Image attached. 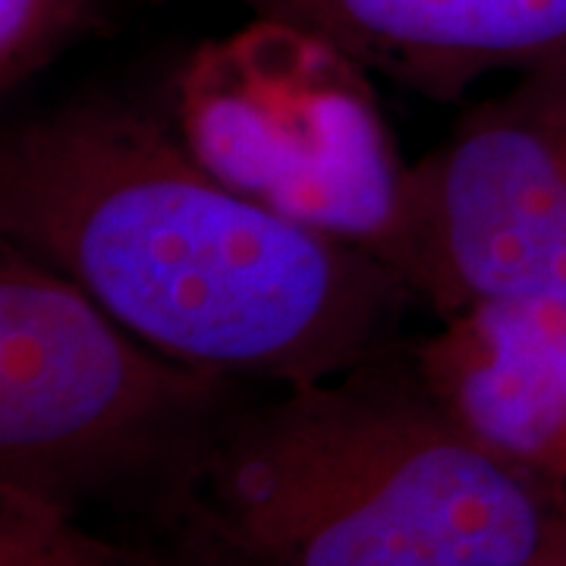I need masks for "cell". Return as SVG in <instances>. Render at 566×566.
<instances>
[{"label": "cell", "instance_id": "cell-8", "mask_svg": "<svg viewBox=\"0 0 566 566\" xmlns=\"http://www.w3.org/2000/svg\"><path fill=\"white\" fill-rule=\"evenodd\" d=\"M0 566H170L142 538H107L85 520L0 485Z\"/></svg>", "mask_w": 566, "mask_h": 566}, {"label": "cell", "instance_id": "cell-7", "mask_svg": "<svg viewBox=\"0 0 566 566\" xmlns=\"http://www.w3.org/2000/svg\"><path fill=\"white\" fill-rule=\"evenodd\" d=\"M424 381L501 460L566 491V300H488L416 340Z\"/></svg>", "mask_w": 566, "mask_h": 566}, {"label": "cell", "instance_id": "cell-3", "mask_svg": "<svg viewBox=\"0 0 566 566\" xmlns=\"http://www.w3.org/2000/svg\"><path fill=\"white\" fill-rule=\"evenodd\" d=\"M249 381L145 344L0 240V485L155 542Z\"/></svg>", "mask_w": 566, "mask_h": 566}, {"label": "cell", "instance_id": "cell-1", "mask_svg": "<svg viewBox=\"0 0 566 566\" xmlns=\"http://www.w3.org/2000/svg\"><path fill=\"white\" fill-rule=\"evenodd\" d=\"M0 233L145 344L249 385L337 378L406 344L419 305L371 252L243 196L114 92L7 129Z\"/></svg>", "mask_w": 566, "mask_h": 566}, {"label": "cell", "instance_id": "cell-2", "mask_svg": "<svg viewBox=\"0 0 566 566\" xmlns=\"http://www.w3.org/2000/svg\"><path fill=\"white\" fill-rule=\"evenodd\" d=\"M148 545L170 566H566V491L469 434L406 340L252 394Z\"/></svg>", "mask_w": 566, "mask_h": 566}, {"label": "cell", "instance_id": "cell-6", "mask_svg": "<svg viewBox=\"0 0 566 566\" xmlns=\"http://www.w3.org/2000/svg\"><path fill=\"white\" fill-rule=\"evenodd\" d=\"M450 104L494 73L566 66V0H233Z\"/></svg>", "mask_w": 566, "mask_h": 566}, {"label": "cell", "instance_id": "cell-4", "mask_svg": "<svg viewBox=\"0 0 566 566\" xmlns=\"http://www.w3.org/2000/svg\"><path fill=\"white\" fill-rule=\"evenodd\" d=\"M189 151L255 202L375 252L406 164L365 70L281 22L252 20L192 54L177 85Z\"/></svg>", "mask_w": 566, "mask_h": 566}, {"label": "cell", "instance_id": "cell-9", "mask_svg": "<svg viewBox=\"0 0 566 566\" xmlns=\"http://www.w3.org/2000/svg\"><path fill=\"white\" fill-rule=\"evenodd\" d=\"M102 29L107 0H0V92L22 88Z\"/></svg>", "mask_w": 566, "mask_h": 566}, {"label": "cell", "instance_id": "cell-5", "mask_svg": "<svg viewBox=\"0 0 566 566\" xmlns=\"http://www.w3.org/2000/svg\"><path fill=\"white\" fill-rule=\"evenodd\" d=\"M371 255L441 322L488 300H566V66L520 76L406 164Z\"/></svg>", "mask_w": 566, "mask_h": 566}]
</instances>
